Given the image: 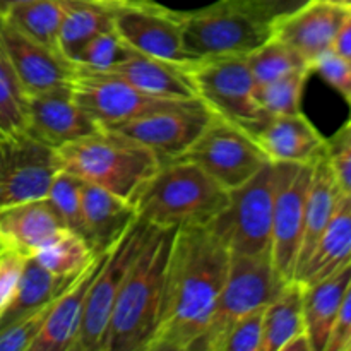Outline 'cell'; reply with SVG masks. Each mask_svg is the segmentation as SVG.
Returning a JSON list of instances; mask_svg holds the SVG:
<instances>
[{
	"label": "cell",
	"mask_w": 351,
	"mask_h": 351,
	"mask_svg": "<svg viewBox=\"0 0 351 351\" xmlns=\"http://www.w3.org/2000/svg\"><path fill=\"white\" fill-rule=\"evenodd\" d=\"M230 257L228 245L211 225L175 230L160 317L147 351H191L225 285Z\"/></svg>",
	"instance_id": "6da1fadb"
},
{
	"label": "cell",
	"mask_w": 351,
	"mask_h": 351,
	"mask_svg": "<svg viewBox=\"0 0 351 351\" xmlns=\"http://www.w3.org/2000/svg\"><path fill=\"white\" fill-rule=\"evenodd\" d=\"M173 233L153 226L134 257L113 307L105 351H147L160 317Z\"/></svg>",
	"instance_id": "7a4b0ae2"
},
{
	"label": "cell",
	"mask_w": 351,
	"mask_h": 351,
	"mask_svg": "<svg viewBox=\"0 0 351 351\" xmlns=\"http://www.w3.org/2000/svg\"><path fill=\"white\" fill-rule=\"evenodd\" d=\"M230 192L189 160L168 161L141 187L132 204L139 221L161 230L211 225Z\"/></svg>",
	"instance_id": "3957f363"
},
{
	"label": "cell",
	"mask_w": 351,
	"mask_h": 351,
	"mask_svg": "<svg viewBox=\"0 0 351 351\" xmlns=\"http://www.w3.org/2000/svg\"><path fill=\"white\" fill-rule=\"evenodd\" d=\"M55 154L60 170L130 202L161 167L149 147L110 129L64 144Z\"/></svg>",
	"instance_id": "277c9868"
},
{
	"label": "cell",
	"mask_w": 351,
	"mask_h": 351,
	"mask_svg": "<svg viewBox=\"0 0 351 351\" xmlns=\"http://www.w3.org/2000/svg\"><path fill=\"white\" fill-rule=\"evenodd\" d=\"M271 254H232L225 285L208 326L191 351H223L230 329L254 311L264 308L285 287Z\"/></svg>",
	"instance_id": "5b68a950"
},
{
	"label": "cell",
	"mask_w": 351,
	"mask_h": 351,
	"mask_svg": "<svg viewBox=\"0 0 351 351\" xmlns=\"http://www.w3.org/2000/svg\"><path fill=\"white\" fill-rule=\"evenodd\" d=\"M195 96L213 115L252 132L267 119L257 101V88L247 55L195 58L182 65Z\"/></svg>",
	"instance_id": "8992f818"
},
{
	"label": "cell",
	"mask_w": 351,
	"mask_h": 351,
	"mask_svg": "<svg viewBox=\"0 0 351 351\" xmlns=\"http://www.w3.org/2000/svg\"><path fill=\"white\" fill-rule=\"evenodd\" d=\"M178 12L182 41L192 58L247 55L273 36V24L230 0Z\"/></svg>",
	"instance_id": "52a82bcc"
},
{
	"label": "cell",
	"mask_w": 351,
	"mask_h": 351,
	"mask_svg": "<svg viewBox=\"0 0 351 351\" xmlns=\"http://www.w3.org/2000/svg\"><path fill=\"white\" fill-rule=\"evenodd\" d=\"M283 163L267 161L250 180L230 192L225 211L211 223L232 254H266L271 250L274 199Z\"/></svg>",
	"instance_id": "ba28073f"
},
{
	"label": "cell",
	"mask_w": 351,
	"mask_h": 351,
	"mask_svg": "<svg viewBox=\"0 0 351 351\" xmlns=\"http://www.w3.org/2000/svg\"><path fill=\"white\" fill-rule=\"evenodd\" d=\"M180 158L202 168L226 191L245 184L269 161L247 130L216 115Z\"/></svg>",
	"instance_id": "9c48e42d"
},
{
	"label": "cell",
	"mask_w": 351,
	"mask_h": 351,
	"mask_svg": "<svg viewBox=\"0 0 351 351\" xmlns=\"http://www.w3.org/2000/svg\"><path fill=\"white\" fill-rule=\"evenodd\" d=\"M151 228L153 226L136 219L134 225L123 233L122 239L108 250L89 287L84 317L74 351H105L106 332L120 287Z\"/></svg>",
	"instance_id": "30bf717a"
},
{
	"label": "cell",
	"mask_w": 351,
	"mask_h": 351,
	"mask_svg": "<svg viewBox=\"0 0 351 351\" xmlns=\"http://www.w3.org/2000/svg\"><path fill=\"white\" fill-rule=\"evenodd\" d=\"M113 29L132 50L185 65L195 60L182 41L180 12L154 0H125L113 5Z\"/></svg>",
	"instance_id": "8fae6325"
},
{
	"label": "cell",
	"mask_w": 351,
	"mask_h": 351,
	"mask_svg": "<svg viewBox=\"0 0 351 351\" xmlns=\"http://www.w3.org/2000/svg\"><path fill=\"white\" fill-rule=\"evenodd\" d=\"M69 84L75 103L101 129L120 125L141 115L184 101L154 98L144 95L115 75L79 67H75V74Z\"/></svg>",
	"instance_id": "7c38bea8"
},
{
	"label": "cell",
	"mask_w": 351,
	"mask_h": 351,
	"mask_svg": "<svg viewBox=\"0 0 351 351\" xmlns=\"http://www.w3.org/2000/svg\"><path fill=\"white\" fill-rule=\"evenodd\" d=\"M58 170L55 149L26 132L0 137V208L45 199Z\"/></svg>",
	"instance_id": "4fadbf2b"
},
{
	"label": "cell",
	"mask_w": 351,
	"mask_h": 351,
	"mask_svg": "<svg viewBox=\"0 0 351 351\" xmlns=\"http://www.w3.org/2000/svg\"><path fill=\"white\" fill-rule=\"evenodd\" d=\"M211 117L213 113L206 108L204 103L194 98L108 129L149 147L163 165L178 160L194 144Z\"/></svg>",
	"instance_id": "5bb4252c"
},
{
	"label": "cell",
	"mask_w": 351,
	"mask_h": 351,
	"mask_svg": "<svg viewBox=\"0 0 351 351\" xmlns=\"http://www.w3.org/2000/svg\"><path fill=\"white\" fill-rule=\"evenodd\" d=\"M312 167L314 163H283L281 180L274 199L269 254L278 276L285 283L295 280L304 235L305 204L311 187Z\"/></svg>",
	"instance_id": "9a60e30c"
},
{
	"label": "cell",
	"mask_w": 351,
	"mask_h": 351,
	"mask_svg": "<svg viewBox=\"0 0 351 351\" xmlns=\"http://www.w3.org/2000/svg\"><path fill=\"white\" fill-rule=\"evenodd\" d=\"M101 130L72 96L71 84L26 96V127L23 132L51 149Z\"/></svg>",
	"instance_id": "2e32d148"
},
{
	"label": "cell",
	"mask_w": 351,
	"mask_h": 351,
	"mask_svg": "<svg viewBox=\"0 0 351 351\" xmlns=\"http://www.w3.org/2000/svg\"><path fill=\"white\" fill-rule=\"evenodd\" d=\"M0 45L23 86L24 93L48 91L67 86L75 74V65L57 50L36 43L0 16Z\"/></svg>",
	"instance_id": "e0dca14e"
},
{
	"label": "cell",
	"mask_w": 351,
	"mask_h": 351,
	"mask_svg": "<svg viewBox=\"0 0 351 351\" xmlns=\"http://www.w3.org/2000/svg\"><path fill=\"white\" fill-rule=\"evenodd\" d=\"M348 10L338 3L311 0L295 12L274 21L273 38L288 45L311 65L319 55L332 50Z\"/></svg>",
	"instance_id": "ac0fdd59"
},
{
	"label": "cell",
	"mask_w": 351,
	"mask_h": 351,
	"mask_svg": "<svg viewBox=\"0 0 351 351\" xmlns=\"http://www.w3.org/2000/svg\"><path fill=\"white\" fill-rule=\"evenodd\" d=\"M249 134L274 163L312 165L328 154V137L302 112L267 117Z\"/></svg>",
	"instance_id": "d6986e66"
},
{
	"label": "cell",
	"mask_w": 351,
	"mask_h": 351,
	"mask_svg": "<svg viewBox=\"0 0 351 351\" xmlns=\"http://www.w3.org/2000/svg\"><path fill=\"white\" fill-rule=\"evenodd\" d=\"M106 254H99L82 273L72 280V283L51 302L50 312L41 332L34 339L29 351H74L84 317L86 298L89 287L101 266Z\"/></svg>",
	"instance_id": "ffe728a7"
},
{
	"label": "cell",
	"mask_w": 351,
	"mask_h": 351,
	"mask_svg": "<svg viewBox=\"0 0 351 351\" xmlns=\"http://www.w3.org/2000/svg\"><path fill=\"white\" fill-rule=\"evenodd\" d=\"M136 219L132 202L105 189L82 182L84 239L95 256L108 252Z\"/></svg>",
	"instance_id": "44dd1931"
},
{
	"label": "cell",
	"mask_w": 351,
	"mask_h": 351,
	"mask_svg": "<svg viewBox=\"0 0 351 351\" xmlns=\"http://www.w3.org/2000/svg\"><path fill=\"white\" fill-rule=\"evenodd\" d=\"M64 228L48 199L0 208V245L33 257L43 243Z\"/></svg>",
	"instance_id": "7402d4cb"
},
{
	"label": "cell",
	"mask_w": 351,
	"mask_h": 351,
	"mask_svg": "<svg viewBox=\"0 0 351 351\" xmlns=\"http://www.w3.org/2000/svg\"><path fill=\"white\" fill-rule=\"evenodd\" d=\"M106 74L122 79L144 95L165 99L197 98L191 79L184 67L171 62L149 57L141 51L130 50L123 60L113 65Z\"/></svg>",
	"instance_id": "603a6c76"
},
{
	"label": "cell",
	"mask_w": 351,
	"mask_h": 351,
	"mask_svg": "<svg viewBox=\"0 0 351 351\" xmlns=\"http://www.w3.org/2000/svg\"><path fill=\"white\" fill-rule=\"evenodd\" d=\"M351 283V263L314 285H304L305 331L312 351H326L339 307Z\"/></svg>",
	"instance_id": "cb8c5ba5"
},
{
	"label": "cell",
	"mask_w": 351,
	"mask_h": 351,
	"mask_svg": "<svg viewBox=\"0 0 351 351\" xmlns=\"http://www.w3.org/2000/svg\"><path fill=\"white\" fill-rule=\"evenodd\" d=\"M341 191L336 182L335 173L331 170L328 156L321 158L312 167L311 187L307 194V204H305L304 218V235H302L300 254H298L297 271L295 278L298 276L305 264L311 259L319 239L322 237L324 230L328 228L332 215H335L338 202L341 199Z\"/></svg>",
	"instance_id": "d4e9b609"
},
{
	"label": "cell",
	"mask_w": 351,
	"mask_h": 351,
	"mask_svg": "<svg viewBox=\"0 0 351 351\" xmlns=\"http://www.w3.org/2000/svg\"><path fill=\"white\" fill-rule=\"evenodd\" d=\"M348 263H351V197L343 194L328 228L295 281L314 285Z\"/></svg>",
	"instance_id": "484cf974"
},
{
	"label": "cell",
	"mask_w": 351,
	"mask_h": 351,
	"mask_svg": "<svg viewBox=\"0 0 351 351\" xmlns=\"http://www.w3.org/2000/svg\"><path fill=\"white\" fill-rule=\"evenodd\" d=\"M74 278L55 276L40 266L34 257H27L17 290L12 300L0 314V332L26 315L50 305Z\"/></svg>",
	"instance_id": "4316f807"
},
{
	"label": "cell",
	"mask_w": 351,
	"mask_h": 351,
	"mask_svg": "<svg viewBox=\"0 0 351 351\" xmlns=\"http://www.w3.org/2000/svg\"><path fill=\"white\" fill-rule=\"evenodd\" d=\"M263 351H283L297 336L304 335V285L290 281L264 307Z\"/></svg>",
	"instance_id": "83f0119b"
},
{
	"label": "cell",
	"mask_w": 351,
	"mask_h": 351,
	"mask_svg": "<svg viewBox=\"0 0 351 351\" xmlns=\"http://www.w3.org/2000/svg\"><path fill=\"white\" fill-rule=\"evenodd\" d=\"M113 5L99 0H71L57 38L60 55L72 60L91 38L113 29Z\"/></svg>",
	"instance_id": "f1b7e54d"
},
{
	"label": "cell",
	"mask_w": 351,
	"mask_h": 351,
	"mask_svg": "<svg viewBox=\"0 0 351 351\" xmlns=\"http://www.w3.org/2000/svg\"><path fill=\"white\" fill-rule=\"evenodd\" d=\"M69 2L71 0H31L14 7L2 17L33 41L58 51V31Z\"/></svg>",
	"instance_id": "f546056e"
},
{
	"label": "cell",
	"mask_w": 351,
	"mask_h": 351,
	"mask_svg": "<svg viewBox=\"0 0 351 351\" xmlns=\"http://www.w3.org/2000/svg\"><path fill=\"white\" fill-rule=\"evenodd\" d=\"M33 257L43 269L55 276L75 278L93 263L96 256L84 237L69 228H60L36 250Z\"/></svg>",
	"instance_id": "4dcf8cb0"
},
{
	"label": "cell",
	"mask_w": 351,
	"mask_h": 351,
	"mask_svg": "<svg viewBox=\"0 0 351 351\" xmlns=\"http://www.w3.org/2000/svg\"><path fill=\"white\" fill-rule=\"evenodd\" d=\"M247 64H249L250 74H252L257 89L278 81L298 69L311 67L297 51L273 36L266 43L257 47L256 50L247 53Z\"/></svg>",
	"instance_id": "1f68e13d"
},
{
	"label": "cell",
	"mask_w": 351,
	"mask_h": 351,
	"mask_svg": "<svg viewBox=\"0 0 351 351\" xmlns=\"http://www.w3.org/2000/svg\"><path fill=\"white\" fill-rule=\"evenodd\" d=\"M312 69H298L278 81L257 89V101L267 117L291 115L302 112V98Z\"/></svg>",
	"instance_id": "d6a6232c"
},
{
	"label": "cell",
	"mask_w": 351,
	"mask_h": 351,
	"mask_svg": "<svg viewBox=\"0 0 351 351\" xmlns=\"http://www.w3.org/2000/svg\"><path fill=\"white\" fill-rule=\"evenodd\" d=\"M26 127V93L0 45V129L5 136Z\"/></svg>",
	"instance_id": "836d02e7"
},
{
	"label": "cell",
	"mask_w": 351,
	"mask_h": 351,
	"mask_svg": "<svg viewBox=\"0 0 351 351\" xmlns=\"http://www.w3.org/2000/svg\"><path fill=\"white\" fill-rule=\"evenodd\" d=\"M48 202L60 218L64 228L84 237L82 221V180L72 173L58 170L47 194Z\"/></svg>",
	"instance_id": "e575fe53"
},
{
	"label": "cell",
	"mask_w": 351,
	"mask_h": 351,
	"mask_svg": "<svg viewBox=\"0 0 351 351\" xmlns=\"http://www.w3.org/2000/svg\"><path fill=\"white\" fill-rule=\"evenodd\" d=\"M132 48L119 36L115 29L103 31L82 45L72 57V64L79 69L95 72H106L129 55Z\"/></svg>",
	"instance_id": "d590c367"
},
{
	"label": "cell",
	"mask_w": 351,
	"mask_h": 351,
	"mask_svg": "<svg viewBox=\"0 0 351 351\" xmlns=\"http://www.w3.org/2000/svg\"><path fill=\"white\" fill-rule=\"evenodd\" d=\"M328 161L341 194L351 197V119L328 139Z\"/></svg>",
	"instance_id": "8d00e7d4"
},
{
	"label": "cell",
	"mask_w": 351,
	"mask_h": 351,
	"mask_svg": "<svg viewBox=\"0 0 351 351\" xmlns=\"http://www.w3.org/2000/svg\"><path fill=\"white\" fill-rule=\"evenodd\" d=\"M51 305V304H50ZM50 305L26 315L0 332V351H29L41 332Z\"/></svg>",
	"instance_id": "74e56055"
},
{
	"label": "cell",
	"mask_w": 351,
	"mask_h": 351,
	"mask_svg": "<svg viewBox=\"0 0 351 351\" xmlns=\"http://www.w3.org/2000/svg\"><path fill=\"white\" fill-rule=\"evenodd\" d=\"M312 74H319L331 88L343 96L351 108V62L335 50L319 55L311 64Z\"/></svg>",
	"instance_id": "f35d334b"
},
{
	"label": "cell",
	"mask_w": 351,
	"mask_h": 351,
	"mask_svg": "<svg viewBox=\"0 0 351 351\" xmlns=\"http://www.w3.org/2000/svg\"><path fill=\"white\" fill-rule=\"evenodd\" d=\"M264 308L254 311L230 329L223 351H263Z\"/></svg>",
	"instance_id": "ab89813d"
},
{
	"label": "cell",
	"mask_w": 351,
	"mask_h": 351,
	"mask_svg": "<svg viewBox=\"0 0 351 351\" xmlns=\"http://www.w3.org/2000/svg\"><path fill=\"white\" fill-rule=\"evenodd\" d=\"M27 257L0 245V314L5 311L17 290Z\"/></svg>",
	"instance_id": "60d3db41"
},
{
	"label": "cell",
	"mask_w": 351,
	"mask_h": 351,
	"mask_svg": "<svg viewBox=\"0 0 351 351\" xmlns=\"http://www.w3.org/2000/svg\"><path fill=\"white\" fill-rule=\"evenodd\" d=\"M230 2L273 24L276 19L295 12L311 0H230Z\"/></svg>",
	"instance_id": "b9f144b4"
},
{
	"label": "cell",
	"mask_w": 351,
	"mask_h": 351,
	"mask_svg": "<svg viewBox=\"0 0 351 351\" xmlns=\"http://www.w3.org/2000/svg\"><path fill=\"white\" fill-rule=\"evenodd\" d=\"M351 345V283L339 307L338 319L332 328L326 351H348Z\"/></svg>",
	"instance_id": "7bdbcfd3"
},
{
	"label": "cell",
	"mask_w": 351,
	"mask_h": 351,
	"mask_svg": "<svg viewBox=\"0 0 351 351\" xmlns=\"http://www.w3.org/2000/svg\"><path fill=\"white\" fill-rule=\"evenodd\" d=\"M332 50H335L338 55H341V57L348 58L351 62V9L348 10V14H346L338 34H336Z\"/></svg>",
	"instance_id": "ee69618b"
},
{
	"label": "cell",
	"mask_w": 351,
	"mask_h": 351,
	"mask_svg": "<svg viewBox=\"0 0 351 351\" xmlns=\"http://www.w3.org/2000/svg\"><path fill=\"white\" fill-rule=\"evenodd\" d=\"M283 351H312L311 339H308L307 332H304V335H300V336H297V338L291 339V341L285 346Z\"/></svg>",
	"instance_id": "f6af8a7d"
},
{
	"label": "cell",
	"mask_w": 351,
	"mask_h": 351,
	"mask_svg": "<svg viewBox=\"0 0 351 351\" xmlns=\"http://www.w3.org/2000/svg\"><path fill=\"white\" fill-rule=\"evenodd\" d=\"M26 2H31V0H0V16H5L10 9Z\"/></svg>",
	"instance_id": "bcb514c9"
},
{
	"label": "cell",
	"mask_w": 351,
	"mask_h": 351,
	"mask_svg": "<svg viewBox=\"0 0 351 351\" xmlns=\"http://www.w3.org/2000/svg\"><path fill=\"white\" fill-rule=\"evenodd\" d=\"M324 2L338 3V5H343V7H348V9H351V0H324Z\"/></svg>",
	"instance_id": "7dc6e473"
},
{
	"label": "cell",
	"mask_w": 351,
	"mask_h": 351,
	"mask_svg": "<svg viewBox=\"0 0 351 351\" xmlns=\"http://www.w3.org/2000/svg\"><path fill=\"white\" fill-rule=\"evenodd\" d=\"M3 136H5V134H3L2 129H0V137H3Z\"/></svg>",
	"instance_id": "c3c4849f"
},
{
	"label": "cell",
	"mask_w": 351,
	"mask_h": 351,
	"mask_svg": "<svg viewBox=\"0 0 351 351\" xmlns=\"http://www.w3.org/2000/svg\"><path fill=\"white\" fill-rule=\"evenodd\" d=\"M350 350H351V345H350V348H348V351H350Z\"/></svg>",
	"instance_id": "681fc988"
},
{
	"label": "cell",
	"mask_w": 351,
	"mask_h": 351,
	"mask_svg": "<svg viewBox=\"0 0 351 351\" xmlns=\"http://www.w3.org/2000/svg\"><path fill=\"white\" fill-rule=\"evenodd\" d=\"M350 351H351V350H350Z\"/></svg>",
	"instance_id": "f907efd6"
}]
</instances>
